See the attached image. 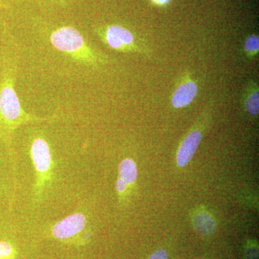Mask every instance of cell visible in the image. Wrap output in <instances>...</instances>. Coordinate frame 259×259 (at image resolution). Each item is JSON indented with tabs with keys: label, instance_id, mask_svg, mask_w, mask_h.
Returning <instances> with one entry per match:
<instances>
[{
	"label": "cell",
	"instance_id": "13",
	"mask_svg": "<svg viewBox=\"0 0 259 259\" xmlns=\"http://www.w3.org/2000/svg\"><path fill=\"white\" fill-rule=\"evenodd\" d=\"M247 259H258V248L255 244L250 243L247 247L246 252H245Z\"/></svg>",
	"mask_w": 259,
	"mask_h": 259
},
{
	"label": "cell",
	"instance_id": "11",
	"mask_svg": "<svg viewBox=\"0 0 259 259\" xmlns=\"http://www.w3.org/2000/svg\"><path fill=\"white\" fill-rule=\"evenodd\" d=\"M245 52L250 56H255L259 51V38L257 35H250L244 42Z\"/></svg>",
	"mask_w": 259,
	"mask_h": 259
},
{
	"label": "cell",
	"instance_id": "2",
	"mask_svg": "<svg viewBox=\"0 0 259 259\" xmlns=\"http://www.w3.org/2000/svg\"><path fill=\"white\" fill-rule=\"evenodd\" d=\"M13 71H8L0 84V127L6 134L23 124L40 120L23 110L15 89Z\"/></svg>",
	"mask_w": 259,
	"mask_h": 259
},
{
	"label": "cell",
	"instance_id": "15",
	"mask_svg": "<svg viewBox=\"0 0 259 259\" xmlns=\"http://www.w3.org/2000/svg\"><path fill=\"white\" fill-rule=\"evenodd\" d=\"M148 259H168L166 250L159 249L156 250Z\"/></svg>",
	"mask_w": 259,
	"mask_h": 259
},
{
	"label": "cell",
	"instance_id": "14",
	"mask_svg": "<svg viewBox=\"0 0 259 259\" xmlns=\"http://www.w3.org/2000/svg\"><path fill=\"white\" fill-rule=\"evenodd\" d=\"M127 187H128V185L123 180H120V179H118L117 182H116V190H117L118 194H125Z\"/></svg>",
	"mask_w": 259,
	"mask_h": 259
},
{
	"label": "cell",
	"instance_id": "9",
	"mask_svg": "<svg viewBox=\"0 0 259 259\" xmlns=\"http://www.w3.org/2000/svg\"><path fill=\"white\" fill-rule=\"evenodd\" d=\"M138 177L136 162L131 158H125L119 165V179L123 180L127 185H133Z\"/></svg>",
	"mask_w": 259,
	"mask_h": 259
},
{
	"label": "cell",
	"instance_id": "7",
	"mask_svg": "<svg viewBox=\"0 0 259 259\" xmlns=\"http://www.w3.org/2000/svg\"><path fill=\"white\" fill-rule=\"evenodd\" d=\"M198 93L197 83L187 78L177 87L172 95L171 103L175 108H183L190 105Z\"/></svg>",
	"mask_w": 259,
	"mask_h": 259
},
{
	"label": "cell",
	"instance_id": "4",
	"mask_svg": "<svg viewBox=\"0 0 259 259\" xmlns=\"http://www.w3.org/2000/svg\"><path fill=\"white\" fill-rule=\"evenodd\" d=\"M97 34L101 41L114 50L139 53L145 51L134 34L120 25H112L99 28Z\"/></svg>",
	"mask_w": 259,
	"mask_h": 259
},
{
	"label": "cell",
	"instance_id": "8",
	"mask_svg": "<svg viewBox=\"0 0 259 259\" xmlns=\"http://www.w3.org/2000/svg\"><path fill=\"white\" fill-rule=\"evenodd\" d=\"M192 223L196 231L202 236H211L217 228L214 218L206 211L195 213L192 218Z\"/></svg>",
	"mask_w": 259,
	"mask_h": 259
},
{
	"label": "cell",
	"instance_id": "10",
	"mask_svg": "<svg viewBox=\"0 0 259 259\" xmlns=\"http://www.w3.org/2000/svg\"><path fill=\"white\" fill-rule=\"evenodd\" d=\"M245 107L252 115H258L259 95L258 88L253 89L245 97Z\"/></svg>",
	"mask_w": 259,
	"mask_h": 259
},
{
	"label": "cell",
	"instance_id": "6",
	"mask_svg": "<svg viewBox=\"0 0 259 259\" xmlns=\"http://www.w3.org/2000/svg\"><path fill=\"white\" fill-rule=\"evenodd\" d=\"M202 135L199 130H194L187 135L180 145L177 153V163L180 167H185L193 158L199 147Z\"/></svg>",
	"mask_w": 259,
	"mask_h": 259
},
{
	"label": "cell",
	"instance_id": "12",
	"mask_svg": "<svg viewBox=\"0 0 259 259\" xmlns=\"http://www.w3.org/2000/svg\"><path fill=\"white\" fill-rule=\"evenodd\" d=\"M15 249L9 242L0 241V259H11L14 256Z\"/></svg>",
	"mask_w": 259,
	"mask_h": 259
},
{
	"label": "cell",
	"instance_id": "1",
	"mask_svg": "<svg viewBox=\"0 0 259 259\" xmlns=\"http://www.w3.org/2000/svg\"><path fill=\"white\" fill-rule=\"evenodd\" d=\"M50 41L53 47L71 59L90 66H100L105 62V56L90 47L76 28L61 27L52 32Z\"/></svg>",
	"mask_w": 259,
	"mask_h": 259
},
{
	"label": "cell",
	"instance_id": "3",
	"mask_svg": "<svg viewBox=\"0 0 259 259\" xmlns=\"http://www.w3.org/2000/svg\"><path fill=\"white\" fill-rule=\"evenodd\" d=\"M30 156L35 169L33 194L40 200L53 180L54 161L49 143L44 138L36 137L30 146Z\"/></svg>",
	"mask_w": 259,
	"mask_h": 259
},
{
	"label": "cell",
	"instance_id": "16",
	"mask_svg": "<svg viewBox=\"0 0 259 259\" xmlns=\"http://www.w3.org/2000/svg\"><path fill=\"white\" fill-rule=\"evenodd\" d=\"M155 4L159 5H166L170 3V0H151Z\"/></svg>",
	"mask_w": 259,
	"mask_h": 259
},
{
	"label": "cell",
	"instance_id": "5",
	"mask_svg": "<svg viewBox=\"0 0 259 259\" xmlns=\"http://www.w3.org/2000/svg\"><path fill=\"white\" fill-rule=\"evenodd\" d=\"M87 226V218L81 212H75L61 220L53 226L52 235L59 240H66L79 234Z\"/></svg>",
	"mask_w": 259,
	"mask_h": 259
}]
</instances>
